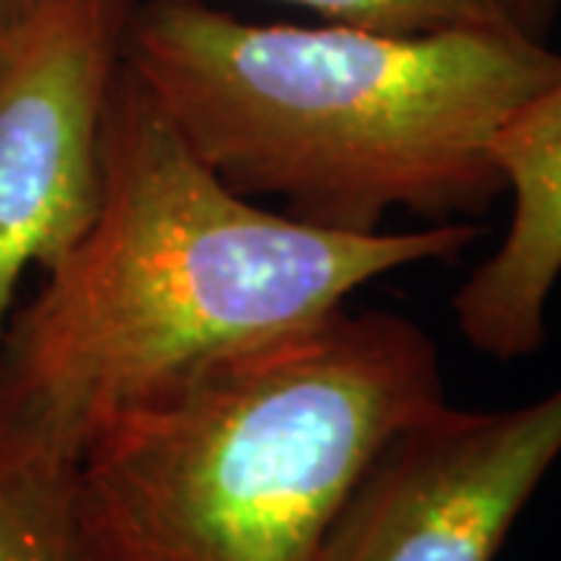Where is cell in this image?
<instances>
[{"mask_svg":"<svg viewBox=\"0 0 561 561\" xmlns=\"http://www.w3.org/2000/svg\"><path fill=\"white\" fill-rule=\"evenodd\" d=\"M481 238L471 219L343 234L256 206L197 160L122 62L98 213L0 334V427L79 461L131 402Z\"/></svg>","mask_w":561,"mask_h":561,"instance_id":"cell-1","label":"cell"},{"mask_svg":"<svg viewBox=\"0 0 561 561\" xmlns=\"http://www.w3.org/2000/svg\"><path fill=\"white\" fill-rule=\"evenodd\" d=\"M122 62L231 191L343 234L481 219L505 197L496 131L561 79L542 38L250 22L206 0H138Z\"/></svg>","mask_w":561,"mask_h":561,"instance_id":"cell-2","label":"cell"},{"mask_svg":"<svg viewBox=\"0 0 561 561\" xmlns=\"http://www.w3.org/2000/svg\"><path fill=\"white\" fill-rule=\"evenodd\" d=\"M446 402L437 341L341 306L131 402L76 461L94 561H319L365 465Z\"/></svg>","mask_w":561,"mask_h":561,"instance_id":"cell-3","label":"cell"},{"mask_svg":"<svg viewBox=\"0 0 561 561\" xmlns=\"http://www.w3.org/2000/svg\"><path fill=\"white\" fill-rule=\"evenodd\" d=\"M138 0H44L0 44V334L101 203V140Z\"/></svg>","mask_w":561,"mask_h":561,"instance_id":"cell-4","label":"cell"},{"mask_svg":"<svg viewBox=\"0 0 561 561\" xmlns=\"http://www.w3.org/2000/svg\"><path fill=\"white\" fill-rule=\"evenodd\" d=\"M561 459V387L512 409L405 421L365 465L319 561H493Z\"/></svg>","mask_w":561,"mask_h":561,"instance_id":"cell-5","label":"cell"},{"mask_svg":"<svg viewBox=\"0 0 561 561\" xmlns=\"http://www.w3.org/2000/svg\"><path fill=\"white\" fill-rule=\"evenodd\" d=\"M512 197L500 247L461 280L453 319L461 341L493 362L537 356L561 280V79L524 101L493 138Z\"/></svg>","mask_w":561,"mask_h":561,"instance_id":"cell-6","label":"cell"},{"mask_svg":"<svg viewBox=\"0 0 561 561\" xmlns=\"http://www.w3.org/2000/svg\"><path fill=\"white\" fill-rule=\"evenodd\" d=\"M0 561H94L84 540L76 461L0 427Z\"/></svg>","mask_w":561,"mask_h":561,"instance_id":"cell-7","label":"cell"},{"mask_svg":"<svg viewBox=\"0 0 561 561\" xmlns=\"http://www.w3.org/2000/svg\"><path fill=\"white\" fill-rule=\"evenodd\" d=\"M319 13L324 22L383 32V35H440V32H512L549 38L561 0H278Z\"/></svg>","mask_w":561,"mask_h":561,"instance_id":"cell-8","label":"cell"},{"mask_svg":"<svg viewBox=\"0 0 561 561\" xmlns=\"http://www.w3.org/2000/svg\"><path fill=\"white\" fill-rule=\"evenodd\" d=\"M44 0H0V44L16 35L25 22L41 10Z\"/></svg>","mask_w":561,"mask_h":561,"instance_id":"cell-9","label":"cell"}]
</instances>
